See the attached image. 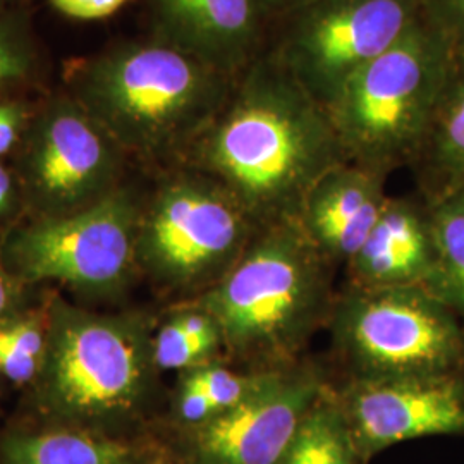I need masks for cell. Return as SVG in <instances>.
Segmentation results:
<instances>
[{"instance_id": "obj_12", "label": "cell", "mask_w": 464, "mask_h": 464, "mask_svg": "<svg viewBox=\"0 0 464 464\" xmlns=\"http://www.w3.org/2000/svg\"><path fill=\"white\" fill-rule=\"evenodd\" d=\"M332 389L362 464L408 440L464 437V375L349 377Z\"/></svg>"}, {"instance_id": "obj_14", "label": "cell", "mask_w": 464, "mask_h": 464, "mask_svg": "<svg viewBox=\"0 0 464 464\" xmlns=\"http://www.w3.org/2000/svg\"><path fill=\"white\" fill-rule=\"evenodd\" d=\"M389 174L343 162L312 188L299 227L332 266H346L375 226L389 198Z\"/></svg>"}, {"instance_id": "obj_7", "label": "cell", "mask_w": 464, "mask_h": 464, "mask_svg": "<svg viewBox=\"0 0 464 464\" xmlns=\"http://www.w3.org/2000/svg\"><path fill=\"white\" fill-rule=\"evenodd\" d=\"M256 231L224 186L179 166L143 201L138 268L166 289L203 295L239 260Z\"/></svg>"}, {"instance_id": "obj_25", "label": "cell", "mask_w": 464, "mask_h": 464, "mask_svg": "<svg viewBox=\"0 0 464 464\" xmlns=\"http://www.w3.org/2000/svg\"><path fill=\"white\" fill-rule=\"evenodd\" d=\"M50 5L61 14L72 19H103L116 14L131 0H49Z\"/></svg>"}, {"instance_id": "obj_11", "label": "cell", "mask_w": 464, "mask_h": 464, "mask_svg": "<svg viewBox=\"0 0 464 464\" xmlns=\"http://www.w3.org/2000/svg\"><path fill=\"white\" fill-rule=\"evenodd\" d=\"M329 383L322 366L301 360L239 406L159 442L184 464H279Z\"/></svg>"}, {"instance_id": "obj_4", "label": "cell", "mask_w": 464, "mask_h": 464, "mask_svg": "<svg viewBox=\"0 0 464 464\" xmlns=\"http://www.w3.org/2000/svg\"><path fill=\"white\" fill-rule=\"evenodd\" d=\"M153 325L141 315H95L71 306L52 314L36 401L47 423L119 437L143 425L160 372Z\"/></svg>"}, {"instance_id": "obj_17", "label": "cell", "mask_w": 464, "mask_h": 464, "mask_svg": "<svg viewBox=\"0 0 464 464\" xmlns=\"http://www.w3.org/2000/svg\"><path fill=\"white\" fill-rule=\"evenodd\" d=\"M415 164L423 169L427 199L464 189V61H454Z\"/></svg>"}, {"instance_id": "obj_20", "label": "cell", "mask_w": 464, "mask_h": 464, "mask_svg": "<svg viewBox=\"0 0 464 464\" xmlns=\"http://www.w3.org/2000/svg\"><path fill=\"white\" fill-rule=\"evenodd\" d=\"M281 370L236 368L217 360L181 372L179 383L207 399L216 418L260 392Z\"/></svg>"}, {"instance_id": "obj_29", "label": "cell", "mask_w": 464, "mask_h": 464, "mask_svg": "<svg viewBox=\"0 0 464 464\" xmlns=\"http://www.w3.org/2000/svg\"><path fill=\"white\" fill-rule=\"evenodd\" d=\"M151 464H184L178 459V458H174L169 450H167L162 444H160V450H159V454L155 456V459L151 461Z\"/></svg>"}, {"instance_id": "obj_19", "label": "cell", "mask_w": 464, "mask_h": 464, "mask_svg": "<svg viewBox=\"0 0 464 464\" xmlns=\"http://www.w3.org/2000/svg\"><path fill=\"white\" fill-rule=\"evenodd\" d=\"M332 387L310 408L279 464H362Z\"/></svg>"}, {"instance_id": "obj_30", "label": "cell", "mask_w": 464, "mask_h": 464, "mask_svg": "<svg viewBox=\"0 0 464 464\" xmlns=\"http://www.w3.org/2000/svg\"><path fill=\"white\" fill-rule=\"evenodd\" d=\"M23 0H0V9H11L13 5H16Z\"/></svg>"}, {"instance_id": "obj_22", "label": "cell", "mask_w": 464, "mask_h": 464, "mask_svg": "<svg viewBox=\"0 0 464 464\" xmlns=\"http://www.w3.org/2000/svg\"><path fill=\"white\" fill-rule=\"evenodd\" d=\"M40 69V53L26 19L0 9V93L30 83Z\"/></svg>"}, {"instance_id": "obj_1", "label": "cell", "mask_w": 464, "mask_h": 464, "mask_svg": "<svg viewBox=\"0 0 464 464\" xmlns=\"http://www.w3.org/2000/svg\"><path fill=\"white\" fill-rule=\"evenodd\" d=\"M343 162L327 109L262 52L181 166L224 186L262 229L296 220L318 179Z\"/></svg>"}, {"instance_id": "obj_3", "label": "cell", "mask_w": 464, "mask_h": 464, "mask_svg": "<svg viewBox=\"0 0 464 464\" xmlns=\"http://www.w3.org/2000/svg\"><path fill=\"white\" fill-rule=\"evenodd\" d=\"M335 295L332 266L285 220L258 229L227 274L197 303L216 318L224 356L239 368L281 370L327 325Z\"/></svg>"}, {"instance_id": "obj_27", "label": "cell", "mask_w": 464, "mask_h": 464, "mask_svg": "<svg viewBox=\"0 0 464 464\" xmlns=\"http://www.w3.org/2000/svg\"><path fill=\"white\" fill-rule=\"evenodd\" d=\"M21 198L17 178L0 162V218L13 214Z\"/></svg>"}, {"instance_id": "obj_5", "label": "cell", "mask_w": 464, "mask_h": 464, "mask_svg": "<svg viewBox=\"0 0 464 464\" xmlns=\"http://www.w3.org/2000/svg\"><path fill=\"white\" fill-rule=\"evenodd\" d=\"M452 66L448 44L420 17L327 107L346 160L387 174L416 162Z\"/></svg>"}, {"instance_id": "obj_28", "label": "cell", "mask_w": 464, "mask_h": 464, "mask_svg": "<svg viewBox=\"0 0 464 464\" xmlns=\"http://www.w3.org/2000/svg\"><path fill=\"white\" fill-rule=\"evenodd\" d=\"M258 2L270 30L272 24H276L282 17L287 16L291 11H295L306 0H258Z\"/></svg>"}, {"instance_id": "obj_8", "label": "cell", "mask_w": 464, "mask_h": 464, "mask_svg": "<svg viewBox=\"0 0 464 464\" xmlns=\"http://www.w3.org/2000/svg\"><path fill=\"white\" fill-rule=\"evenodd\" d=\"M418 19V0H306L270 26L264 52L327 109Z\"/></svg>"}, {"instance_id": "obj_23", "label": "cell", "mask_w": 464, "mask_h": 464, "mask_svg": "<svg viewBox=\"0 0 464 464\" xmlns=\"http://www.w3.org/2000/svg\"><path fill=\"white\" fill-rule=\"evenodd\" d=\"M420 17L448 44L454 61H464V0H418Z\"/></svg>"}, {"instance_id": "obj_2", "label": "cell", "mask_w": 464, "mask_h": 464, "mask_svg": "<svg viewBox=\"0 0 464 464\" xmlns=\"http://www.w3.org/2000/svg\"><path fill=\"white\" fill-rule=\"evenodd\" d=\"M236 76L155 36L67 69V93L145 162H183L229 99Z\"/></svg>"}, {"instance_id": "obj_15", "label": "cell", "mask_w": 464, "mask_h": 464, "mask_svg": "<svg viewBox=\"0 0 464 464\" xmlns=\"http://www.w3.org/2000/svg\"><path fill=\"white\" fill-rule=\"evenodd\" d=\"M435 245L429 205L389 197L363 245L346 264L351 287H429Z\"/></svg>"}, {"instance_id": "obj_10", "label": "cell", "mask_w": 464, "mask_h": 464, "mask_svg": "<svg viewBox=\"0 0 464 464\" xmlns=\"http://www.w3.org/2000/svg\"><path fill=\"white\" fill-rule=\"evenodd\" d=\"M17 149L21 198L34 218L80 212L121 186L126 153L69 93L34 111Z\"/></svg>"}, {"instance_id": "obj_13", "label": "cell", "mask_w": 464, "mask_h": 464, "mask_svg": "<svg viewBox=\"0 0 464 464\" xmlns=\"http://www.w3.org/2000/svg\"><path fill=\"white\" fill-rule=\"evenodd\" d=\"M153 36L237 76L264 50L268 24L258 0H145Z\"/></svg>"}, {"instance_id": "obj_24", "label": "cell", "mask_w": 464, "mask_h": 464, "mask_svg": "<svg viewBox=\"0 0 464 464\" xmlns=\"http://www.w3.org/2000/svg\"><path fill=\"white\" fill-rule=\"evenodd\" d=\"M34 112L26 102L0 99V157L21 145Z\"/></svg>"}, {"instance_id": "obj_21", "label": "cell", "mask_w": 464, "mask_h": 464, "mask_svg": "<svg viewBox=\"0 0 464 464\" xmlns=\"http://www.w3.org/2000/svg\"><path fill=\"white\" fill-rule=\"evenodd\" d=\"M224 354L220 331L193 335L184 331L174 315L153 334V360L159 370L186 372L195 366L217 362Z\"/></svg>"}, {"instance_id": "obj_18", "label": "cell", "mask_w": 464, "mask_h": 464, "mask_svg": "<svg viewBox=\"0 0 464 464\" xmlns=\"http://www.w3.org/2000/svg\"><path fill=\"white\" fill-rule=\"evenodd\" d=\"M427 205L435 245V272L427 289L464 322V189L427 199Z\"/></svg>"}, {"instance_id": "obj_26", "label": "cell", "mask_w": 464, "mask_h": 464, "mask_svg": "<svg viewBox=\"0 0 464 464\" xmlns=\"http://www.w3.org/2000/svg\"><path fill=\"white\" fill-rule=\"evenodd\" d=\"M19 281L5 268L0 256V324L9 320L16 310Z\"/></svg>"}, {"instance_id": "obj_16", "label": "cell", "mask_w": 464, "mask_h": 464, "mask_svg": "<svg viewBox=\"0 0 464 464\" xmlns=\"http://www.w3.org/2000/svg\"><path fill=\"white\" fill-rule=\"evenodd\" d=\"M155 437H119L69 425L13 429L0 435V464H151Z\"/></svg>"}, {"instance_id": "obj_9", "label": "cell", "mask_w": 464, "mask_h": 464, "mask_svg": "<svg viewBox=\"0 0 464 464\" xmlns=\"http://www.w3.org/2000/svg\"><path fill=\"white\" fill-rule=\"evenodd\" d=\"M141 208L133 189L121 184L88 208L34 218L13 232L2 262L19 282H64L103 293L122 289L138 266Z\"/></svg>"}, {"instance_id": "obj_6", "label": "cell", "mask_w": 464, "mask_h": 464, "mask_svg": "<svg viewBox=\"0 0 464 464\" xmlns=\"http://www.w3.org/2000/svg\"><path fill=\"white\" fill-rule=\"evenodd\" d=\"M327 329L353 379L464 375V322L427 287L346 285Z\"/></svg>"}]
</instances>
